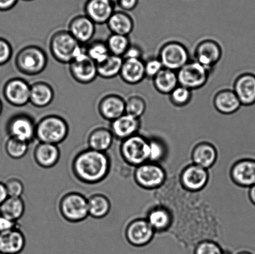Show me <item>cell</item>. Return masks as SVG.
<instances>
[{"label":"cell","instance_id":"6da1fadb","mask_svg":"<svg viewBox=\"0 0 255 254\" xmlns=\"http://www.w3.org/2000/svg\"><path fill=\"white\" fill-rule=\"evenodd\" d=\"M112 161L107 153L84 149L75 156L71 169L75 178L86 185H96L108 177Z\"/></svg>","mask_w":255,"mask_h":254},{"label":"cell","instance_id":"7a4b0ae2","mask_svg":"<svg viewBox=\"0 0 255 254\" xmlns=\"http://www.w3.org/2000/svg\"><path fill=\"white\" fill-rule=\"evenodd\" d=\"M50 53L59 63L69 65L81 55L86 53V46L82 45L67 30L54 32L49 41Z\"/></svg>","mask_w":255,"mask_h":254},{"label":"cell","instance_id":"3957f363","mask_svg":"<svg viewBox=\"0 0 255 254\" xmlns=\"http://www.w3.org/2000/svg\"><path fill=\"white\" fill-rule=\"evenodd\" d=\"M14 64L17 71L25 76H38L46 70L48 57L41 47L28 45L17 52Z\"/></svg>","mask_w":255,"mask_h":254},{"label":"cell","instance_id":"277c9868","mask_svg":"<svg viewBox=\"0 0 255 254\" xmlns=\"http://www.w3.org/2000/svg\"><path fill=\"white\" fill-rule=\"evenodd\" d=\"M69 133L67 121L57 114H49L36 123V139L39 143L58 146L66 140Z\"/></svg>","mask_w":255,"mask_h":254},{"label":"cell","instance_id":"5b68a950","mask_svg":"<svg viewBox=\"0 0 255 254\" xmlns=\"http://www.w3.org/2000/svg\"><path fill=\"white\" fill-rule=\"evenodd\" d=\"M58 210L62 217L69 223L82 222L89 216L87 198L77 191H69L62 195Z\"/></svg>","mask_w":255,"mask_h":254},{"label":"cell","instance_id":"8992f818","mask_svg":"<svg viewBox=\"0 0 255 254\" xmlns=\"http://www.w3.org/2000/svg\"><path fill=\"white\" fill-rule=\"evenodd\" d=\"M120 151L122 158L129 165H142L149 161V141L139 134H135L122 141Z\"/></svg>","mask_w":255,"mask_h":254},{"label":"cell","instance_id":"52a82bcc","mask_svg":"<svg viewBox=\"0 0 255 254\" xmlns=\"http://www.w3.org/2000/svg\"><path fill=\"white\" fill-rule=\"evenodd\" d=\"M36 122L27 113L14 114L7 120L6 131L9 138L18 139L28 144L36 139Z\"/></svg>","mask_w":255,"mask_h":254},{"label":"cell","instance_id":"ba28073f","mask_svg":"<svg viewBox=\"0 0 255 254\" xmlns=\"http://www.w3.org/2000/svg\"><path fill=\"white\" fill-rule=\"evenodd\" d=\"M177 74L179 85L192 91L201 88L206 84L210 70L196 61H189Z\"/></svg>","mask_w":255,"mask_h":254},{"label":"cell","instance_id":"9c48e42d","mask_svg":"<svg viewBox=\"0 0 255 254\" xmlns=\"http://www.w3.org/2000/svg\"><path fill=\"white\" fill-rule=\"evenodd\" d=\"M158 58L164 68L177 72L189 61V54L183 44L169 42L162 46Z\"/></svg>","mask_w":255,"mask_h":254},{"label":"cell","instance_id":"30bf717a","mask_svg":"<svg viewBox=\"0 0 255 254\" xmlns=\"http://www.w3.org/2000/svg\"><path fill=\"white\" fill-rule=\"evenodd\" d=\"M31 84L26 80L15 77L10 79L2 88V95L5 100L15 107L27 105L30 100Z\"/></svg>","mask_w":255,"mask_h":254},{"label":"cell","instance_id":"8fae6325","mask_svg":"<svg viewBox=\"0 0 255 254\" xmlns=\"http://www.w3.org/2000/svg\"><path fill=\"white\" fill-rule=\"evenodd\" d=\"M68 66L70 74L77 83L88 85L96 81L98 77L97 64L87 53L77 57Z\"/></svg>","mask_w":255,"mask_h":254},{"label":"cell","instance_id":"7c38bea8","mask_svg":"<svg viewBox=\"0 0 255 254\" xmlns=\"http://www.w3.org/2000/svg\"><path fill=\"white\" fill-rule=\"evenodd\" d=\"M166 175L161 167L154 163H144L137 167L134 172L136 183L142 187L154 188L163 183Z\"/></svg>","mask_w":255,"mask_h":254},{"label":"cell","instance_id":"4fadbf2b","mask_svg":"<svg viewBox=\"0 0 255 254\" xmlns=\"http://www.w3.org/2000/svg\"><path fill=\"white\" fill-rule=\"evenodd\" d=\"M67 30L80 44L86 46L96 34V24L86 14H79L72 17Z\"/></svg>","mask_w":255,"mask_h":254},{"label":"cell","instance_id":"5bb4252c","mask_svg":"<svg viewBox=\"0 0 255 254\" xmlns=\"http://www.w3.org/2000/svg\"><path fill=\"white\" fill-rule=\"evenodd\" d=\"M126 99L119 94H107L100 99L99 113L105 120L112 122L126 114Z\"/></svg>","mask_w":255,"mask_h":254},{"label":"cell","instance_id":"9a60e30c","mask_svg":"<svg viewBox=\"0 0 255 254\" xmlns=\"http://www.w3.org/2000/svg\"><path fill=\"white\" fill-rule=\"evenodd\" d=\"M154 230L147 220L131 221L126 229V238L130 245L142 246L148 244L154 236Z\"/></svg>","mask_w":255,"mask_h":254},{"label":"cell","instance_id":"2e32d148","mask_svg":"<svg viewBox=\"0 0 255 254\" xmlns=\"http://www.w3.org/2000/svg\"><path fill=\"white\" fill-rule=\"evenodd\" d=\"M221 46L213 40L206 39L200 42L195 51L196 61L211 70L218 63L222 57Z\"/></svg>","mask_w":255,"mask_h":254},{"label":"cell","instance_id":"e0dca14e","mask_svg":"<svg viewBox=\"0 0 255 254\" xmlns=\"http://www.w3.org/2000/svg\"><path fill=\"white\" fill-rule=\"evenodd\" d=\"M116 4L109 0H87L84 4V12L95 24H107L115 12Z\"/></svg>","mask_w":255,"mask_h":254},{"label":"cell","instance_id":"ac0fdd59","mask_svg":"<svg viewBox=\"0 0 255 254\" xmlns=\"http://www.w3.org/2000/svg\"><path fill=\"white\" fill-rule=\"evenodd\" d=\"M61 150L55 144L39 143L32 153L35 163L42 169H51L56 166L61 159Z\"/></svg>","mask_w":255,"mask_h":254},{"label":"cell","instance_id":"d6986e66","mask_svg":"<svg viewBox=\"0 0 255 254\" xmlns=\"http://www.w3.org/2000/svg\"><path fill=\"white\" fill-rule=\"evenodd\" d=\"M234 91L242 105L255 104V74L245 73L237 77L234 85Z\"/></svg>","mask_w":255,"mask_h":254},{"label":"cell","instance_id":"ffe728a7","mask_svg":"<svg viewBox=\"0 0 255 254\" xmlns=\"http://www.w3.org/2000/svg\"><path fill=\"white\" fill-rule=\"evenodd\" d=\"M140 126L141 121L139 118L126 113L116 120L111 122L109 129L113 134L115 139L122 141L136 134Z\"/></svg>","mask_w":255,"mask_h":254},{"label":"cell","instance_id":"44dd1931","mask_svg":"<svg viewBox=\"0 0 255 254\" xmlns=\"http://www.w3.org/2000/svg\"><path fill=\"white\" fill-rule=\"evenodd\" d=\"M26 240L19 227L0 233V253L19 254L24 250Z\"/></svg>","mask_w":255,"mask_h":254},{"label":"cell","instance_id":"7402d4cb","mask_svg":"<svg viewBox=\"0 0 255 254\" xmlns=\"http://www.w3.org/2000/svg\"><path fill=\"white\" fill-rule=\"evenodd\" d=\"M232 177L235 182L244 187L255 185V160L244 159L237 163L232 168Z\"/></svg>","mask_w":255,"mask_h":254},{"label":"cell","instance_id":"603a6c76","mask_svg":"<svg viewBox=\"0 0 255 254\" xmlns=\"http://www.w3.org/2000/svg\"><path fill=\"white\" fill-rule=\"evenodd\" d=\"M114 139L111 129L106 127H97L92 129L87 136V148L102 153H107L113 145Z\"/></svg>","mask_w":255,"mask_h":254},{"label":"cell","instance_id":"cb8c5ba5","mask_svg":"<svg viewBox=\"0 0 255 254\" xmlns=\"http://www.w3.org/2000/svg\"><path fill=\"white\" fill-rule=\"evenodd\" d=\"M209 175L206 169L197 165H192L185 169L181 175L184 187L191 191H199L205 187L208 181Z\"/></svg>","mask_w":255,"mask_h":254},{"label":"cell","instance_id":"d4e9b609","mask_svg":"<svg viewBox=\"0 0 255 254\" xmlns=\"http://www.w3.org/2000/svg\"><path fill=\"white\" fill-rule=\"evenodd\" d=\"M55 96L54 88L48 83L38 81L31 84L29 103L38 108L48 106L53 101Z\"/></svg>","mask_w":255,"mask_h":254},{"label":"cell","instance_id":"484cf974","mask_svg":"<svg viewBox=\"0 0 255 254\" xmlns=\"http://www.w3.org/2000/svg\"><path fill=\"white\" fill-rule=\"evenodd\" d=\"M120 76L127 84H139L146 78L144 62L142 59H124Z\"/></svg>","mask_w":255,"mask_h":254},{"label":"cell","instance_id":"4316f807","mask_svg":"<svg viewBox=\"0 0 255 254\" xmlns=\"http://www.w3.org/2000/svg\"><path fill=\"white\" fill-rule=\"evenodd\" d=\"M214 104L217 110L224 114L236 113L242 106L234 90L230 89L218 92L214 97Z\"/></svg>","mask_w":255,"mask_h":254},{"label":"cell","instance_id":"83f0119b","mask_svg":"<svg viewBox=\"0 0 255 254\" xmlns=\"http://www.w3.org/2000/svg\"><path fill=\"white\" fill-rule=\"evenodd\" d=\"M106 24L112 34L127 36H128L134 29L133 19L124 11H115Z\"/></svg>","mask_w":255,"mask_h":254},{"label":"cell","instance_id":"f1b7e54d","mask_svg":"<svg viewBox=\"0 0 255 254\" xmlns=\"http://www.w3.org/2000/svg\"><path fill=\"white\" fill-rule=\"evenodd\" d=\"M89 215L91 218L100 220L106 218L111 212L112 203L104 194L94 193L87 198Z\"/></svg>","mask_w":255,"mask_h":254},{"label":"cell","instance_id":"f546056e","mask_svg":"<svg viewBox=\"0 0 255 254\" xmlns=\"http://www.w3.org/2000/svg\"><path fill=\"white\" fill-rule=\"evenodd\" d=\"M155 88L159 93L169 94L179 85L177 72L163 68L153 79Z\"/></svg>","mask_w":255,"mask_h":254},{"label":"cell","instance_id":"4dcf8cb0","mask_svg":"<svg viewBox=\"0 0 255 254\" xmlns=\"http://www.w3.org/2000/svg\"><path fill=\"white\" fill-rule=\"evenodd\" d=\"M217 157L216 149L209 143L199 144L194 149L192 159L195 165L205 169L211 168L216 163Z\"/></svg>","mask_w":255,"mask_h":254},{"label":"cell","instance_id":"1f68e13d","mask_svg":"<svg viewBox=\"0 0 255 254\" xmlns=\"http://www.w3.org/2000/svg\"><path fill=\"white\" fill-rule=\"evenodd\" d=\"M26 205L22 197H8L0 205V215L16 222L24 216Z\"/></svg>","mask_w":255,"mask_h":254},{"label":"cell","instance_id":"d6a6232c","mask_svg":"<svg viewBox=\"0 0 255 254\" xmlns=\"http://www.w3.org/2000/svg\"><path fill=\"white\" fill-rule=\"evenodd\" d=\"M124 61L122 57L110 55L103 62L97 64L98 77L109 80L120 76Z\"/></svg>","mask_w":255,"mask_h":254},{"label":"cell","instance_id":"836d02e7","mask_svg":"<svg viewBox=\"0 0 255 254\" xmlns=\"http://www.w3.org/2000/svg\"><path fill=\"white\" fill-rule=\"evenodd\" d=\"M147 221L154 231H163L169 227L172 217L166 209L158 207L150 211Z\"/></svg>","mask_w":255,"mask_h":254},{"label":"cell","instance_id":"e575fe53","mask_svg":"<svg viewBox=\"0 0 255 254\" xmlns=\"http://www.w3.org/2000/svg\"><path fill=\"white\" fill-rule=\"evenodd\" d=\"M86 49L87 56L97 64L103 62L111 54L110 53L106 41L102 40L92 41L86 45Z\"/></svg>","mask_w":255,"mask_h":254},{"label":"cell","instance_id":"d590c367","mask_svg":"<svg viewBox=\"0 0 255 254\" xmlns=\"http://www.w3.org/2000/svg\"><path fill=\"white\" fill-rule=\"evenodd\" d=\"M106 43L110 53L122 57L131 45L128 36L112 33L107 38Z\"/></svg>","mask_w":255,"mask_h":254},{"label":"cell","instance_id":"8d00e7d4","mask_svg":"<svg viewBox=\"0 0 255 254\" xmlns=\"http://www.w3.org/2000/svg\"><path fill=\"white\" fill-rule=\"evenodd\" d=\"M29 145V144L18 139L8 138L5 142V152L10 158L19 160L26 155L28 152Z\"/></svg>","mask_w":255,"mask_h":254},{"label":"cell","instance_id":"74e56055","mask_svg":"<svg viewBox=\"0 0 255 254\" xmlns=\"http://www.w3.org/2000/svg\"><path fill=\"white\" fill-rule=\"evenodd\" d=\"M126 113L139 118L146 109V103L141 96L133 95L126 99Z\"/></svg>","mask_w":255,"mask_h":254},{"label":"cell","instance_id":"f35d334b","mask_svg":"<svg viewBox=\"0 0 255 254\" xmlns=\"http://www.w3.org/2000/svg\"><path fill=\"white\" fill-rule=\"evenodd\" d=\"M192 96L191 89L180 85L169 94L171 103L174 105L179 107L187 105L191 101Z\"/></svg>","mask_w":255,"mask_h":254},{"label":"cell","instance_id":"ab89813d","mask_svg":"<svg viewBox=\"0 0 255 254\" xmlns=\"http://www.w3.org/2000/svg\"><path fill=\"white\" fill-rule=\"evenodd\" d=\"M9 197H21L24 191V185L21 179L11 177L4 183Z\"/></svg>","mask_w":255,"mask_h":254},{"label":"cell","instance_id":"60d3db41","mask_svg":"<svg viewBox=\"0 0 255 254\" xmlns=\"http://www.w3.org/2000/svg\"><path fill=\"white\" fill-rule=\"evenodd\" d=\"M149 161L152 163H156L162 160L165 155L164 144L157 139H151L149 141Z\"/></svg>","mask_w":255,"mask_h":254},{"label":"cell","instance_id":"b9f144b4","mask_svg":"<svg viewBox=\"0 0 255 254\" xmlns=\"http://www.w3.org/2000/svg\"><path fill=\"white\" fill-rule=\"evenodd\" d=\"M164 68L158 57L151 58L144 62L145 76L146 78L153 79Z\"/></svg>","mask_w":255,"mask_h":254},{"label":"cell","instance_id":"7bdbcfd3","mask_svg":"<svg viewBox=\"0 0 255 254\" xmlns=\"http://www.w3.org/2000/svg\"><path fill=\"white\" fill-rule=\"evenodd\" d=\"M12 47L6 39L0 37V66L6 64L12 56Z\"/></svg>","mask_w":255,"mask_h":254},{"label":"cell","instance_id":"ee69618b","mask_svg":"<svg viewBox=\"0 0 255 254\" xmlns=\"http://www.w3.org/2000/svg\"><path fill=\"white\" fill-rule=\"evenodd\" d=\"M223 251L217 244L211 241H205L199 244L195 254H222Z\"/></svg>","mask_w":255,"mask_h":254},{"label":"cell","instance_id":"f6af8a7d","mask_svg":"<svg viewBox=\"0 0 255 254\" xmlns=\"http://www.w3.org/2000/svg\"><path fill=\"white\" fill-rule=\"evenodd\" d=\"M142 50L136 45H130L128 49L127 50L126 53L124 55V59H142Z\"/></svg>","mask_w":255,"mask_h":254},{"label":"cell","instance_id":"bcb514c9","mask_svg":"<svg viewBox=\"0 0 255 254\" xmlns=\"http://www.w3.org/2000/svg\"><path fill=\"white\" fill-rule=\"evenodd\" d=\"M17 227H18V222L0 215V233L6 232Z\"/></svg>","mask_w":255,"mask_h":254},{"label":"cell","instance_id":"7dc6e473","mask_svg":"<svg viewBox=\"0 0 255 254\" xmlns=\"http://www.w3.org/2000/svg\"><path fill=\"white\" fill-rule=\"evenodd\" d=\"M139 0H119L117 4H118L122 11H131L136 8Z\"/></svg>","mask_w":255,"mask_h":254},{"label":"cell","instance_id":"c3c4849f","mask_svg":"<svg viewBox=\"0 0 255 254\" xmlns=\"http://www.w3.org/2000/svg\"><path fill=\"white\" fill-rule=\"evenodd\" d=\"M19 0H0V11L6 12L13 8Z\"/></svg>","mask_w":255,"mask_h":254},{"label":"cell","instance_id":"681fc988","mask_svg":"<svg viewBox=\"0 0 255 254\" xmlns=\"http://www.w3.org/2000/svg\"><path fill=\"white\" fill-rule=\"evenodd\" d=\"M8 197L4 183L0 181V205Z\"/></svg>","mask_w":255,"mask_h":254},{"label":"cell","instance_id":"f907efd6","mask_svg":"<svg viewBox=\"0 0 255 254\" xmlns=\"http://www.w3.org/2000/svg\"><path fill=\"white\" fill-rule=\"evenodd\" d=\"M250 188H251L249 190L250 200H251L252 203L255 205V185Z\"/></svg>","mask_w":255,"mask_h":254},{"label":"cell","instance_id":"816d5d0a","mask_svg":"<svg viewBox=\"0 0 255 254\" xmlns=\"http://www.w3.org/2000/svg\"><path fill=\"white\" fill-rule=\"evenodd\" d=\"M2 109H3V106H2V101L1 99H0V116H1V114L2 113Z\"/></svg>","mask_w":255,"mask_h":254},{"label":"cell","instance_id":"f5cc1de1","mask_svg":"<svg viewBox=\"0 0 255 254\" xmlns=\"http://www.w3.org/2000/svg\"><path fill=\"white\" fill-rule=\"evenodd\" d=\"M109 1L113 2L114 4H116L119 0H109Z\"/></svg>","mask_w":255,"mask_h":254},{"label":"cell","instance_id":"db71d44e","mask_svg":"<svg viewBox=\"0 0 255 254\" xmlns=\"http://www.w3.org/2000/svg\"><path fill=\"white\" fill-rule=\"evenodd\" d=\"M238 254H252V253H250L249 252H243V253H239Z\"/></svg>","mask_w":255,"mask_h":254},{"label":"cell","instance_id":"11a10c76","mask_svg":"<svg viewBox=\"0 0 255 254\" xmlns=\"http://www.w3.org/2000/svg\"><path fill=\"white\" fill-rule=\"evenodd\" d=\"M22 1H34V0H22Z\"/></svg>","mask_w":255,"mask_h":254},{"label":"cell","instance_id":"9f6ffc18","mask_svg":"<svg viewBox=\"0 0 255 254\" xmlns=\"http://www.w3.org/2000/svg\"><path fill=\"white\" fill-rule=\"evenodd\" d=\"M222 254H230L229 253H227V252H226V253L223 252V253H222Z\"/></svg>","mask_w":255,"mask_h":254},{"label":"cell","instance_id":"6f0895ef","mask_svg":"<svg viewBox=\"0 0 255 254\" xmlns=\"http://www.w3.org/2000/svg\"><path fill=\"white\" fill-rule=\"evenodd\" d=\"M0 254H5L0 253Z\"/></svg>","mask_w":255,"mask_h":254}]
</instances>
